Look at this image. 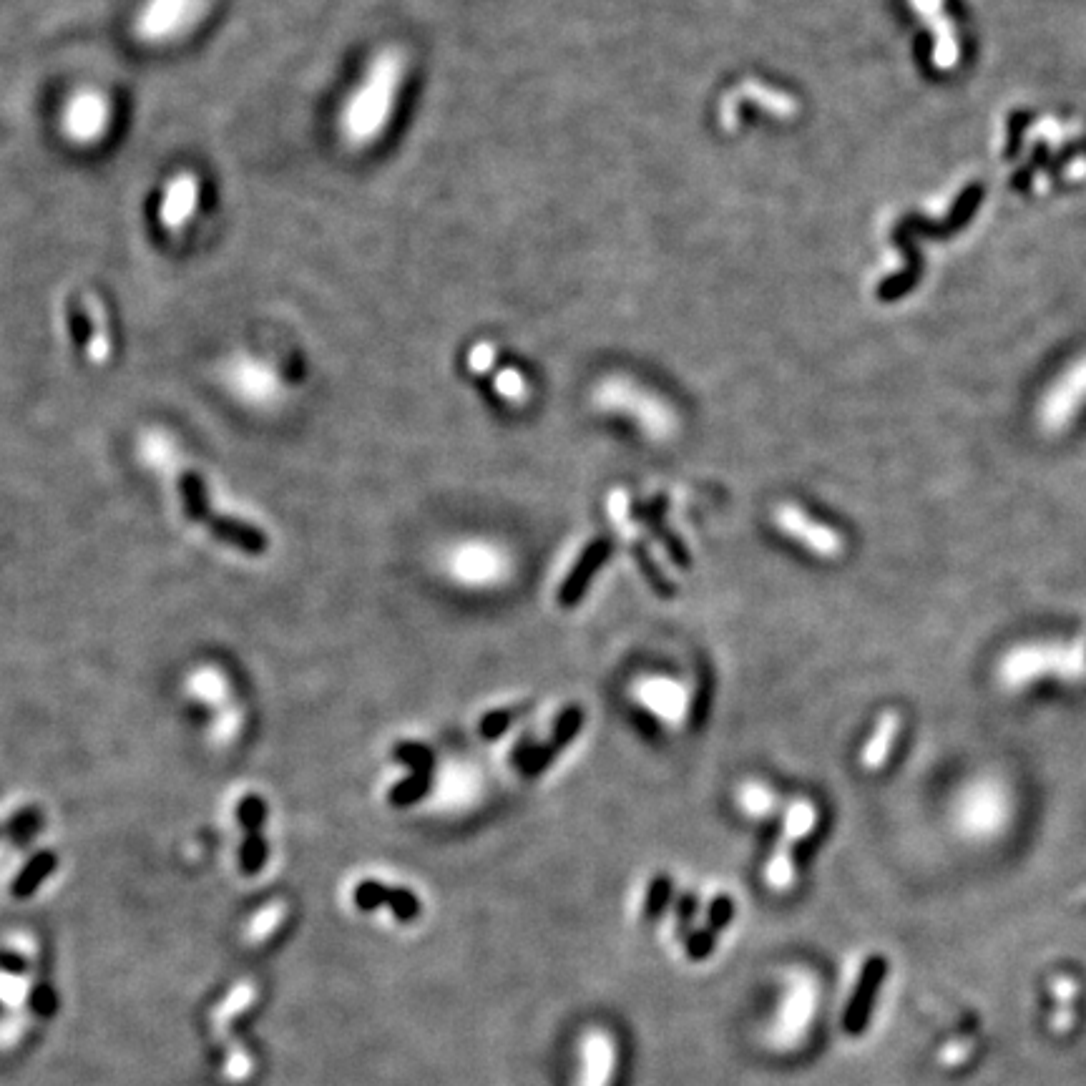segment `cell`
I'll use <instances>...</instances> for the list:
<instances>
[{"mask_svg":"<svg viewBox=\"0 0 1086 1086\" xmlns=\"http://www.w3.org/2000/svg\"><path fill=\"white\" fill-rule=\"evenodd\" d=\"M254 996H257V991H254L252 983H239V986L229 993L224 1004L214 1011V1029H217V1034L227 1036L229 1024H232L242 1011H247L249 1006H252Z\"/></svg>","mask_w":1086,"mask_h":1086,"instance_id":"26","label":"cell"},{"mask_svg":"<svg viewBox=\"0 0 1086 1086\" xmlns=\"http://www.w3.org/2000/svg\"><path fill=\"white\" fill-rule=\"evenodd\" d=\"M282 918H285V905H282V903H275L272 908H269V911H264L262 916L254 921V928H252L254 941H264L269 933H272L277 926H280Z\"/></svg>","mask_w":1086,"mask_h":1086,"instance_id":"37","label":"cell"},{"mask_svg":"<svg viewBox=\"0 0 1086 1086\" xmlns=\"http://www.w3.org/2000/svg\"><path fill=\"white\" fill-rule=\"evenodd\" d=\"M737 805L750 818H770L772 812L777 810V795L767 782L747 780L742 782L740 792H737Z\"/></svg>","mask_w":1086,"mask_h":1086,"instance_id":"23","label":"cell"},{"mask_svg":"<svg viewBox=\"0 0 1086 1086\" xmlns=\"http://www.w3.org/2000/svg\"><path fill=\"white\" fill-rule=\"evenodd\" d=\"M581 724H584V712H581L579 707L564 709V714H561V717L556 719V724H554V735H551L549 745L554 747L556 752H561L566 745H569L571 740H574L576 735H579Z\"/></svg>","mask_w":1086,"mask_h":1086,"instance_id":"27","label":"cell"},{"mask_svg":"<svg viewBox=\"0 0 1086 1086\" xmlns=\"http://www.w3.org/2000/svg\"><path fill=\"white\" fill-rule=\"evenodd\" d=\"M224 1071H227V1076L232 1081L247 1079L249 1071H252V1061H249L247 1051L239 1049V1046L237 1049H232V1054H229V1059H227V1069Z\"/></svg>","mask_w":1086,"mask_h":1086,"instance_id":"40","label":"cell"},{"mask_svg":"<svg viewBox=\"0 0 1086 1086\" xmlns=\"http://www.w3.org/2000/svg\"><path fill=\"white\" fill-rule=\"evenodd\" d=\"M28 996H31V986H28L26 976L0 968V1001H3L8 1009H21V1004Z\"/></svg>","mask_w":1086,"mask_h":1086,"instance_id":"28","label":"cell"},{"mask_svg":"<svg viewBox=\"0 0 1086 1086\" xmlns=\"http://www.w3.org/2000/svg\"><path fill=\"white\" fill-rule=\"evenodd\" d=\"M405 78V56L398 48H385L373 58L340 114V134L350 146H370L390 124L400 86Z\"/></svg>","mask_w":1086,"mask_h":1086,"instance_id":"1","label":"cell"},{"mask_svg":"<svg viewBox=\"0 0 1086 1086\" xmlns=\"http://www.w3.org/2000/svg\"><path fill=\"white\" fill-rule=\"evenodd\" d=\"M662 513H664V501H657V503H642V506L634 511V516H637V521H644L649 526V531L654 533V536L659 538V543H662V549L667 551L669 561H672L677 569H689V554L687 549H684L682 543L677 541V538L672 536V533L664 528V521H662Z\"/></svg>","mask_w":1086,"mask_h":1086,"instance_id":"20","label":"cell"},{"mask_svg":"<svg viewBox=\"0 0 1086 1086\" xmlns=\"http://www.w3.org/2000/svg\"><path fill=\"white\" fill-rule=\"evenodd\" d=\"M43 825V815L36 810V807H28V810H21L16 815V818L8 823V835H11L16 843H26V840H31L33 835L41 830Z\"/></svg>","mask_w":1086,"mask_h":1086,"instance_id":"32","label":"cell"},{"mask_svg":"<svg viewBox=\"0 0 1086 1086\" xmlns=\"http://www.w3.org/2000/svg\"><path fill=\"white\" fill-rule=\"evenodd\" d=\"M395 757H398L403 765H408L410 770L418 772V775H430L433 772V752L428 750V747L423 745H415V742H405V745H398V750H395Z\"/></svg>","mask_w":1086,"mask_h":1086,"instance_id":"31","label":"cell"},{"mask_svg":"<svg viewBox=\"0 0 1086 1086\" xmlns=\"http://www.w3.org/2000/svg\"><path fill=\"white\" fill-rule=\"evenodd\" d=\"M493 357H496V350H493L488 342L478 345L476 350L471 352V370H473V373H488V370L493 368Z\"/></svg>","mask_w":1086,"mask_h":1086,"instance_id":"41","label":"cell"},{"mask_svg":"<svg viewBox=\"0 0 1086 1086\" xmlns=\"http://www.w3.org/2000/svg\"><path fill=\"white\" fill-rule=\"evenodd\" d=\"M772 521L785 536L797 541L802 549L820 559H840L845 554V538L828 523L812 518L797 503H780L772 513Z\"/></svg>","mask_w":1086,"mask_h":1086,"instance_id":"9","label":"cell"},{"mask_svg":"<svg viewBox=\"0 0 1086 1086\" xmlns=\"http://www.w3.org/2000/svg\"><path fill=\"white\" fill-rule=\"evenodd\" d=\"M694 911H697V898H694L692 893H687L682 900H679V905H677V923H679V928H684L689 921H692Z\"/></svg>","mask_w":1086,"mask_h":1086,"instance_id":"43","label":"cell"},{"mask_svg":"<svg viewBox=\"0 0 1086 1086\" xmlns=\"http://www.w3.org/2000/svg\"><path fill=\"white\" fill-rule=\"evenodd\" d=\"M913 6L921 11V16H933L936 13V6H938V0H913ZM936 38H938V46L936 51H933V58H936V66L938 68H951L953 63H956L958 58V46H956V38H953L951 28H948V23H938L936 21Z\"/></svg>","mask_w":1086,"mask_h":1086,"instance_id":"25","label":"cell"},{"mask_svg":"<svg viewBox=\"0 0 1086 1086\" xmlns=\"http://www.w3.org/2000/svg\"><path fill=\"white\" fill-rule=\"evenodd\" d=\"M958 833L971 840H991L1014 818L1011 787L996 775H978L956 797L953 807Z\"/></svg>","mask_w":1086,"mask_h":1086,"instance_id":"3","label":"cell"},{"mask_svg":"<svg viewBox=\"0 0 1086 1086\" xmlns=\"http://www.w3.org/2000/svg\"><path fill=\"white\" fill-rule=\"evenodd\" d=\"M669 893H672V880H669L667 875H659V878L649 885L647 905H644V911H647L649 918H657L659 913H664Z\"/></svg>","mask_w":1086,"mask_h":1086,"instance_id":"35","label":"cell"},{"mask_svg":"<svg viewBox=\"0 0 1086 1086\" xmlns=\"http://www.w3.org/2000/svg\"><path fill=\"white\" fill-rule=\"evenodd\" d=\"M820 1006V981L815 973L797 968L787 976L785 991H782L780 1009H777L775 1021L770 1026L767 1041L775 1051H795L800 1049L802 1041H807L812 1029V1021L818 1016Z\"/></svg>","mask_w":1086,"mask_h":1086,"instance_id":"5","label":"cell"},{"mask_svg":"<svg viewBox=\"0 0 1086 1086\" xmlns=\"http://www.w3.org/2000/svg\"><path fill=\"white\" fill-rule=\"evenodd\" d=\"M631 694L642 707H647L649 712L657 714L659 719L669 724H679L687 714L689 697L684 684H679L677 679L669 677H644L634 682Z\"/></svg>","mask_w":1086,"mask_h":1086,"instance_id":"13","label":"cell"},{"mask_svg":"<svg viewBox=\"0 0 1086 1086\" xmlns=\"http://www.w3.org/2000/svg\"><path fill=\"white\" fill-rule=\"evenodd\" d=\"M204 526L209 528L217 541L227 543L232 549L242 551L249 556H262L269 549V536L262 528L252 526V523L242 521V518L234 516H217V513H209V518L204 521Z\"/></svg>","mask_w":1086,"mask_h":1086,"instance_id":"16","label":"cell"},{"mask_svg":"<svg viewBox=\"0 0 1086 1086\" xmlns=\"http://www.w3.org/2000/svg\"><path fill=\"white\" fill-rule=\"evenodd\" d=\"M900 730H903V719L895 709H888L878 717L873 732L865 740L863 750H860V767L865 772H880L885 767V762L893 755V747L898 742Z\"/></svg>","mask_w":1086,"mask_h":1086,"instance_id":"18","label":"cell"},{"mask_svg":"<svg viewBox=\"0 0 1086 1086\" xmlns=\"http://www.w3.org/2000/svg\"><path fill=\"white\" fill-rule=\"evenodd\" d=\"M594 403L596 408L631 418L652 440H667L677 430L674 410L662 398L649 393L647 388H639L629 378L614 375V378L601 380L594 388Z\"/></svg>","mask_w":1086,"mask_h":1086,"instance_id":"4","label":"cell"},{"mask_svg":"<svg viewBox=\"0 0 1086 1086\" xmlns=\"http://www.w3.org/2000/svg\"><path fill=\"white\" fill-rule=\"evenodd\" d=\"M968 1054H971V1044H966V1041H956V1044L943 1049L941 1061L946 1066H956V1064H961V1061H966Z\"/></svg>","mask_w":1086,"mask_h":1086,"instance_id":"42","label":"cell"},{"mask_svg":"<svg viewBox=\"0 0 1086 1086\" xmlns=\"http://www.w3.org/2000/svg\"><path fill=\"white\" fill-rule=\"evenodd\" d=\"M1086 405V355L1076 360L1069 370L1059 375L1049 393L1041 398L1039 405V425L1044 433L1059 435L1064 433L1076 418L1081 408Z\"/></svg>","mask_w":1086,"mask_h":1086,"instance_id":"8","label":"cell"},{"mask_svg":"<svg viewBox=\"0 0 1086 1086\" xmlns=\"http://www.w3.org/2000/svg\"><path fill=\"white\" fill-rule=\"evenodd\" d=\"M202 16V0H149L136 18V33L149 43H166L187 33Z\"/></svg>","mask_w":1086,"mask_h":1086,"instance_id":"10","label":"cell"},{"mask_svg":"<svg viewBox=\"0 0 1086 1086\" xmlns=\"http://www.w3.org/2000/svg\"><path fill=\"white\" fill-rule=\"evenodd\" d=\"M428 785H430V775H418V772H413L408 780L398 782V785L390 790V795H388L390 805H395V807L413 805V802H418L420 797L428 792Z\"/></svg>","mask_w":1086,"mask_h":1086,"instance_id":"29","label":"cell"},{"mask_svg":"<svg viewBox=\"0 0 1086 1086\" xmlns=\"http://www.w3.org/2000/svg\"><path fill=\"white\" fill-rule=\"evenodd\" d=\"M237 820L244 828V845L239 853V868L244 875H257L267 863V840H264V820L267 802L259 795H244L237 805Z\"/></svg>","mask_w":1086,"mask_h":1086,"instance_id":"12","label":"cell"},{"mask_svg":"<svg viewBox=\"0 0 1086 1086\" xmlns=\"http://www.w3.org/2000/svg\"><path fill=\"white\" fill-rule=\"evenodd\" d=\"M815 828H818V807L812 805L810 800L800 797L787 807L785 820H782V835L765 868V880L775 893H785L795 885V848Z\"/></svg>","mask_w":1086,"mask_h":1086,"instance_id":"6","label":"cell"},{"mask_svg":"<svg viewBox=\"0 0 1086 1086\" xmlns=\"http://www.w3.org/2000/svg\"><path fill=\"white\" fill-rule=\"evenodd\" d=\"M616 1071V1041L609 1031L591 1029L581 1039V1071L576 1086H609Z\"/></svg>","mask_w":1086,"mask_h":1086,"instance_id":"14","label":"cell"},{"mask_svg":"<svg viewBox=\"0 0 1086 1086\" xmlns=\"http://www.w3.org/2000/svg\"><path fill=\"white\" fill-rule=\"evenodd\" d=\"M199 199V181L192 171H184V174H176L171 179V184L166 187L164 202H161L159 217L169 232H179V229L187 227V222L192 219L194 209H197Z\"/></svg>","mask_w":1086,"mask_h":1086,"instance_id":"15","label":"cell"},{"mask_svg":"<svg viewBox=\"0 0 1086 1086\" xmlns=\"http://www.w3.org/2000/svg\"><path fill=\"white\" fill-rule=\"evenodd\" d=\"M1079 682L1086 677V639L1076 644H1024L1001 659L999 682L1021 689L1039 679Z\"/></svg>","mask_w":1086,"mask_h":1086,"instance_id":"2","label":"cell"},{"mask_svg":"<svg viewBox=\"0 0 1086 1086\" xmlns=\"http://www.w3.org/2000/svg\"><path fill=\"white\" fill-rule=\"evenodd\" d=\"M111 124V104L101 91L86 88L71 96L63 109V134L76 144H94Z\"/></svg>","mask_w":1086,"mask_h":1086,"instance_id":"11","label":"cell"},{"mask_svg":"<svg viewBox=\"0 0 1086 1086\" xmlns=\"http://www.w3.org/2000/svg\"><path fill=\"white\" fill-rule=\"evenodd\" d=\"M880 976H883V963H880L878 958H870V961L860 968V976L855 978L853 993H850L848 1004H845L848 1009H845L843 1014V1029L848 1031V1034H855V1031L860 1029V1024H863L870 1006V993H873L875 986L880 983Z\"/></svg>","mask_w":1086,"mask_h":1086,"instance_id":"19","label":"cell"},{"mask_svg":"<svg viewBox=\"0 0 1086 1086\" xmlns=\"http://www.w3.org/2000/svg\"><path fill=\"white\" fill-rule=\"evenodd\" d=\"M496 390L511 403H523L528 398V385L518 370L506 368L503 373L496 375Z\"/></svg>","mask_w":1086,"mask_h":1086,"instance_id":"33","label":"cell"},{"mask_svg":"<svg viewBox=\"0 0 1086 1086\" xmlns=\"http://www.w3.org/2000/svg\"><path fill=\"white\" fill-rule=\"evenodd\" d=\"M511 559L506 551L486 541H468L448 554V574L461 586L481 589L498 586L511 574Z\"/></svg>","mask_w":1086,"mask_h":1086,"instance_id":"7","label":"cell"},{"mask_svg":"<svg viewBox=\"0 0 1086 1086\" xmlns=\"http://www.w3.org/2000/svg\"><path fill=\"white\" fill-rule=\"evenodd\" d=\"M179 493L181 506H184V513H187L189 521L204 526V521H207L209 513H212V503H209V491L204 478L194 471H184L179 476Z\"/></svg>","mask_w":1086,"mask_h":1086,"instance_id":"21","label":"cell"},{"mask_svg":"<svg viewBox=\"0 0 1086 1086\" xmlns=\"http://www.w3.org/2000/svg\"><path fill=\"white\" fill-rule=\"evenodd\" d=\"M383 905H388L398 921H413V918H418V913H420L418 898L405 888H388V885H385Z\"/></svg>","mask_w":1086,"mask_h":1086,"instance_id":"30","label":"cell"},{"mask_svg":"<svg viewBox=\"0 0 1086 1086\" xmlns=\"http://www.w3.org/2000/svg\"><path fill=\"white\" fill-rule=\"evenodd\" d=\"M712 946H714V933L709 931V928H699V931H694L692 936L687 938V953L692 958H704L712 953Z\"/></svg>","mask_w":1086,"mask_h":1086,"instance_id":"39","label":"cell"},{"mask_svg":"<svg viewBox=\"0 0 1086 1086\" xmlns=\"http://www.w3.org/2000/svg\"><path fill=\"white\" fill-rule=\"evenodd\" d=\"M56 993H53V988L48 986V983H38V986L31 988V1009L36 1011L38 1016H43V1019H48V1016L56 1014Z\"/></svg>","mask_w":1086,"mask_h":1086,"instance_id":"36","label":"cell"},{"mask_svg":"<svg viewBox=\"0 0 1086 1086\" xmlns=\"http://www.w3.org/2000/svg\"><path fill=\"white\" fill-rule=\"evenodd\" d=\"M516 714H521V709H493V712H488L486 717L481 719L478 732H481V737H486V740H496V737H501L503 732L511 727Z\"/></svg>","mask_w":1086,"mask_h":1086,"instance_id":"34","label":"cell"},{"mask_svg":"<svg viewBox=\"0 0 1086 1086\" xmlns=\"http://www.w3.org/2000/svg\"><path fill=\"white\" fill-rule=\"evenodd\" d=\"M609 554H611L609 538H596V541H591L589 546H586L584 554L579 556L576 566L571 569V574L566 576L564 584H561V589H559L561 606L571 609V606L579 604V599L586 594V589H589L591 576L601 569V564L609 559Z\"/></svg>","mask_w":1086,"mask_h":1086,"instance_id":"17","label":"cell"},{"mask_svg":"<svg viewBox=\"0 0 1086 1086\" xmlns=\"http://www.w3.org/2000/svg\"><path fill=\"white\" fill-rule=\"evenodd\" d=\"M83 307H86V317H88V327H86L88 355H91V360L104 362L106 357H109V330H106L104 307H101V302L96 300V297H88Z\"/></svg>","mask_w":1086,"mask_h":1086,"instance_id":"24","label":"cell"},{"mask_svg":"<svg viewBox=\"0 0 1086 1086\" xmlns=\"http://www.w3.org/2000/svg\"><path fill=\"white\" fill-rule=\"evenodd\" d=\"M56 865H58V858H56V853H51V850H41L38 855H33V858L26 863V868L13 878V885H11L13 898H31V895L41 888L43 880L56 870Z\"/></svg>","mask_w":1086,"mask_h":1086,"instance_id":"22","label":"cell"},{"mask_svg":"<svg viewBox=\"0 0 1086 1086\" xmlns=\"http://www.w3.org/2000/svg\"><path fill=\"white\" fill-rule=\"evenodd\" d=\"M732 913H735V908H732V900L727 898V895H719L717 900H714L712 905H709V911H707V923L712 931H719V928H724L727 923L732 921Z\"/></svg>","mask_w":1086,"mask_h":1086,"instance_id":"38","label":"cell"}]
</instances>
